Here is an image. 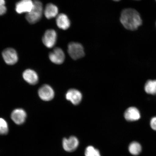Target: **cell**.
Returning <instances> with one entry per match:
<instances>
[{
	"instance_id": "obj_1",
	"label": "cell",
	"mask_w": 156,
	"mask_h": 156,
	"mask_svg": "<svg viewBox=\"0 0 156 156\" xmlns=\"http://www.w3.org/2000/svg\"><path fill=\"white\" fill-rule=\"evenodd\" d=\"M121 23L125 28L130 30H135L142 24L141 17L136 10L126 9L122 11L120 17Z\"/></svg>"
},
{
	"instance_id": "obj_2",
	"label": "cell",
	"mask_w": 156,
	"mask_h": 156,
	"mask_svg": "<svg viewBox=\"0 0 156 156\" xmlns=\"http://www.w3.org/2000/svg\"><path fill=\"white\" fill-rule=\"evenodd\" d=\"M44 10L42 3L39 0L34 1V6L30 12L27 13L25 18L30 24H36L42 18Z\"/></svg>"
},
{
	"instance_id": "obj_3",
	"label": "cell",
	"mask_w": 156,
	"mask_h": 156,
	"mask_svg": "<svg viewBox=\"0 0 156 156\" xmlns=\"http://www.w3.org/2000/svg\"><path fill=\"white\" fill-rule=\"evenodd\" d=\"M68 53L74 60H77L83 57L85 55L82 45L75 42H72L68 46Z\"/></svg>"
},
{
	"instance_id": "obj_4",
	"label": "cell",
	"mask_w": 156,
	"mask_h": 156,
	"mask_svg": "<svg viewBox=\"0 0 156 156\" xmlns=\"http://www.w3.org/2000/svg\"><path fill=\"white\" fill-rule=\"evenodd\" d=\"M57 35L54 29H48L44 33L42 41L44 46L48 48H53L57 40Z\"/></svg>"
},
{
	"instance_id": "obj_5",
	"label": "cell",
	"mask_w": 156,
	"mask_h": 156,
	"mask_svg": "<svg viewBox=\"0 0 156 156\" xmlns=\"http://www.w3.org/2000/svg\"><path fill=\"white\" fill-rule=\"evenodd\" d=\"M2 55L5 63L8 65H14L18 61V56L17 52L12 48L5 49L3 50Z\"/></svg>"
},
{
	"instance_id": "obj_6",
	"label": "cell",
	"mask_w": 156,
	"mask_h": 156,
	"mask_svg": "<svg viewBox=\"0 0 156 156\" xmlns=\"http://www.w3.org/2000/svg\"><path fill=\"white\" fill-rule=\"evenodd\" d=\"M38 94L40 98L45 101H51L55 96L54 90L47 84L43 85L40 87L38 90Z\"/></svg>"
},
{
	"instance_id": "obj_7",
	"label": "cell",
	"mask_w": 156,
	"mask_h": 156,
	"mask_svg": "<svg viewBox=\"0 0 156 156\" xmlns=\"http://www.w3.org/2000/svg\"><path fill=\"white\" fill-rule=\"evenodd\" d=\"M34 6V1L32 0H21L16 3L15 10L18 14L28 13L32 9Z\"/></svg>"
},
{
	"instance_id": "obj_8",
	"label": "cell",
	"mask_w": 156,
	"mask_h": 156,
	"mask_svg": "<svg viewBox=\"0 0 156 156\" xmlns=\"http://www.w3.org/2000/svg\"><path fill=\"white\" fill-rule=\"evenodd\" d=\"M62 145L65 151L68 152L75 151L79 145V141L75 136H72L69 138H64Z\"/></svg>"
},
{
	"instance_id": "obj_9",
	"label": "cell",
	"mask_w": 156,
	"mask_h": 156,
	"mask_svg": "<svg viewBox=\"0 0 156 156\" xmlns=\"http://www.w3.org/2000/svg\"><path fill=\"white\" fill-rule=\"evenodd\" d=\"M49 58L54 64H61L63 63L65 59V54L61 48H56L50 52Z\"/></svg>"
},
{
	"instance_id": "obj_10",
	"label": "cell",
	"mask_w": 156,
	"mask_h": 156,
	"mask_svg": "<svg viewBox=\"0 0 156 156\" xmlns=\"http://www.w3.org/2000/svg\"><path fill=\"white\" fill-rule=\"evenodd\" d=\"M124 116L125 119L130 122H136L141 118V114L140 111L136 107H129L125 111Z\"/></svg>"
},
{
	"instance_id": "obj_11",
	"label": "cell",
	"mask_w": 156,
	"mask_h": 156,
	"mask_svg": "<svg viewBox=\"0 0 156 156\" xmlns=\"http://www.w3.org/2000/svg\"><path fill=\"white\" fill-rule=\"evenodd\" d=\"M27 115L26 112L21 108H17L13 111L11 114V118L17 125H21L26 120Z\"/></svg>"
},
{
	"instance_id": "obj_12",
	"label": "cell",
	"mask_w": 156,
	"mask_h": 156,
	"mask_svg": "<svg viewBox=\"0 0 156 156\" xmlns=\"http://www.w3.org/2000/svg\"><path fill=\"white\" fill-rule=\"evenodd\" d=\"M66 99L74 105H78L82 99V95L80 91L75 89L69 90L66 95Z\"/></svg>"
},
{
	"instance_id": "obj_13",
	"label": "cell",
	"mask_w": 156,
	"mask_h": 156,
	"mask_svg": "<svg viewBox=\"0 0 156 156\" xmlns=\"http://www.w3.org/2000/svg\"><path fill=\"white\" fill-rule=\"evenodd\" d=\"M23 79L28 83L34 85L38 83V74L34 70L31 69L25 70L23 74Z\"/></svg>"
},
{
	"instance_id": "obj_14",
	"label": "cell",
	"mask_w": 156,
	"mask_h": 156,
	"mask_svg": "<svg viewBox=\"0 0 156 156\" xmlns=\"http://www.w3.org/2000/svg\"><path fill=\"white\" fill-rule=\"evenodd\" d=\"M71 21L67 16L64 13L58 15L56 18V24L58 28L65 30L69 28Z\"/></svg>"
},
{
	"instance_id": "obj_15",
	"label": "cell",
	"mask_w": 156,
	"mask_h": 156,
	"mask_svg": "<svg viewBox=\"0 0 156 156\" xmlns=\"http://www.w3.org/2000/svg\"><path fill=\"white\" fill-rule=\"evenodd\" d=\"M58 9L52 3H48L44 10V14L47 19H50L57 17L58 15Z\"/></svg>"
},
{
	"instance_id": "obj_16",
	"label": "cell",
	"mask_w": 156,
	"mask_h": 156,
	"mask_svg": "<svg viewBox=\"0 0 156 156\" xmlns=\"http://www.w3.org/2000/svg\"><path fill=\"white\" fill-rule=\"evenodd\" d=\"M142 146L139 142L133 141L130 143L128 147V151L130 154L134 156H137L141 153Z\"/></svg>"
},
{
	"instance_id": "obj_17",
	"label": "cell",
	"mask_w": 156,
	"mask_h": 156,
	"mask_svg": "<svg viewBox=\"0 0 156 156\" xmlns=\"http://www.w3.org/2000/svg\"><path fill=\"white\" fill-rule=\"evenodd\" d=\"M144 89L149 94H156V80H150L145 83Z\"/></svg>"
},
{
	"instance_id": "obj_18",
	"label": "cell",
	"mask_w": 156,
	"mask_h": 156,
	"mask_svg": "<svg viewBox=\"0 0 156 156\" xmlns=\"http://www.w3.org/2000/svg\"><path fill=\"white\" fill-rule=\"evenodd\" d=\"M85 154V156H101L98 150L91 146L87 147Z\"/></svg>"
},
{
	"instance_id": "obj_19",
	"label": "cell",
	"mask_w": 156,
	"mask_h": 156,
	"mask_svg": "<svg viewBox=\"0 0 156 156\" xmlns=\"http://www.w3.org/2000/svg\"><path fill=\"white\" fill-rule=\"evenodd\" d=\"M9 128L8 124L4 119L0 118V134L5 135L8 133Z\"/></svg>"
},
{
	"instance_id": "obj_20",
	"label": "cell",
	"mask_w": 156,
	"mask_h": 156,
	"mask_svg": "<svg viewBox=\"0 0 156 156\" xmlns=\"http://www.w3.org/2000/svg\"><path fill=\"white\" fill-rule=\"evenodd\" d=\"M150 124L152 129L156 131V116L151 119Z\"/></svg>"
},
{
	"instance_id": "obj_21",
	"label": "cell",
	"mask_w": 156,
	"mask_h": 156,
	"mask_svg": "<svg viewBox=\"0 0 156 156\" xmlns=\"http://www.w3.org/2000/svg\"><path fill=\"white\" fill-rule=\"evenodd\" d=\"M7 11V8L5 5L0 6V16L5 14Z\"/></svg>"
},
{
	"instance_id": "obj_22",
	"label": "cell",
	"mask_w": 156,
	"mask_h": 156,
	"mask_svg": "<svg viewBox=\"0 0 156 156\" xmlns=\"http://www.w3.org/2000/svg\"><path fill=\"white\" fill-rule=\"evenodd\" d=\"M5 0H0V6L5 5Z\"/></svg>"
},
{
	"instance_id": "obj_23",
	"label": "cell",
	"mask_w": 156,
	"mask_h": 156,
	"mask_svg": "<svg viewBox=\"0 0 156 156\" xmlns=\"http://www.w3.org/2000/svg\"><path fill=\"white\" fill-rule=\"evenodd\" d=\"M113 1L118 2L120 1V0H113Z\"/></svg>"
},
{
	"instance_id": "obj_24",
	"label": "cell",
	"mask_w": 156,
	"mask_h": 156,
	"mask_svg": "<svg viewBox=\"0 0 156 156\" xmlns=\"http://www.w3.org/2000/svg\"><path fill=\"white\" fill-rule=\"evenodd\" d=\"M136 1H138V0H136Z\"/></svg>"
},
{
	"instance_id": "obj_25",
	"label": "cell",
	"mask_w": 156,
	"mask_h": 156,
	"mask_svg": "<svg viewBox=\"0 0 156 156\" xmlns=\"http://www.w3.org/2000/svg\"><path fill=\"white\" fill-rule=\"evenodd\" d=\"M156 1V0H155Z\"/></svg>"
},
{
	"instance_id": "obj_26",
	"label": "cell",
	"mask_w": 156,
	"mask_h": 156,
	"mask_svg": "<svg viewBox=\"0 0 156 156\" xmlns=\"http://www.w3.org/2000/svg\"></svg>"
}]
</instances>
